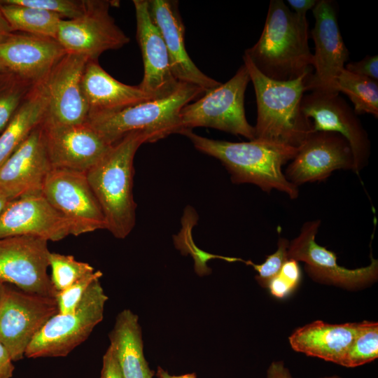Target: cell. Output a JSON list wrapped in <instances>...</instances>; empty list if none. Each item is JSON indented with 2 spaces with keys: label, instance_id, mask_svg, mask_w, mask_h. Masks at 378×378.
<instances>
[{
  "label": "cell",
  "instance_id": "12",
  "mask_svg": "<svg viewBox=\"0 0 378 378\" xmlns=\"http://www.w3.org/2000/svg\"><path fill=\"white\" fill-rule=\"evenodd\" d=\"M301 110L313 123L314 131L337 132L349 142L354 161V172L367 166L370 141L358 115L339 92L312 91L302 97Z\"/></svg>",
  "mask_w": 378,
  "mask_h": 378
},
{
  "label": "cell",
  "instance_id": "31",
  "mask_svg": "<svg viewBox=\"0 0 378 378\" xmlns=\"http://www.w3.org/2000/svg\"><path fill=\"white\" fill-rule=\"evenodd\" d=\"M48 260L52 272L50 279L57 292L66 289L94 271L88 262L76 260L70 255L50 252Z\"/></svg>",
  "mask_w": 378,
  "mask_h": 378
},
{
  "label": "cell",
  "instance_id": "19",
  "mask_svg": "<svg viewBox=\"0 0 378 378\" xmlns=\"http://www.w3.org/2000/svg\"><path fill=\"white\" fill-rule=\"evenodd\" d=\"M69 234V222L42 193L10 200L0 214V238L30 236L48 241Z\"/></svg>",
  "mask_w": 378,
  "mask_h": 378
},
{
  "label": "cell",
  "instance_id": "34",
  "mask_svg": "<svg viewBox=\"0 0 378 378\" xmlns=\"http://www.w3.org/2000/svg\"><path fill=\"white\" fill-rule=\"evenodd\" d=\"M10 3L43 9L60 15L63 19H73L81 15L85 0H8Z\"/></svg>",
  "mask_w": 378,
  "mask_h": 378
},
{
  "label": "cell",
  "instance_id": "22",
  "mask_svg": "<svg viewBox=\"0 0 378 378\" xmlns=\"http://www.w3.org/2000/svg\"><path fill=\"white\" fill-rule=\"evenodd\" d=\"M150 17L158 28L166 45L172 72L181 83L198 86L205 92L221 83L209 77L197 67L185 46V28L176 1H148Z\"/></svg>",
  "mask_w": 378,
  "mask_h": 378
},
{
  "label": "cell",
  "instance_id": "39",
  "mask_svg": "<svg viewBox=\"0 0 378 378\" xmlns=\"http://www.w3.org/2000/svg\"><path fill=\"white\" fill-rule=\"evenodd\" d=\"M267 288L274 296L279 298L286 296L294 289L279 274L270 282Z\"/></svg>",
  "mask_w": 378,
  "mask_h": 378
},
{
  "label": "cell",
  "instance_id": "10",
  "mask_svg": "<svg viewBox=\"0 0 378 378\" xmlns=\"http://www.w3.org/2000/svg\"><path fill=\"white\" fill-rule=\"evenodd\" d=\"M42 194L68 220L71 234L78 236L107 228L104 215L85 172L52 168Z\"/></svg>",
  "mask_w": 378,
  "mask_h": 378
},
{
  "label": "cell",
  "instance_id": "27",
  "mask_svg": "<svg viewBox=\"0 0 378 378\" xmlns=\"http://www.w3.org/2000/svg\"><path fill=\"white\" fill-rule=\"evenodd\" d=\"M0 11L13 32H22L56 39L60 15L43 9L0 0Z\"/></svg>",
  "mask_w": 378,
  "mask_h": 378
},
{
  "label": "cell",
  "instance_id": "6",
  "mask_svg": "<svg viewBox=\"0 0 378 378\" xmlns=\"http://www.w3.org/2000/svg\"><path fill=\"white\" fill-rule=\"evenodd\" d=\"M107 295L99 279L91 284L74 312L53 316L28 345V358L65 357L85 341L104 318Z\"/></svg>",
  "mask_w": 378,
  "mask_h": 378
},
{
  "label": "cell",
  "instance_id": "37",
  "mask_svg": "<svg viewBox=\"0 0 378 378\" xmlns=\"http://www.w3.org/2000/svg\"><path fill=\"white\" fill-rule=\"evenodd\" d=\"M279 275L293 288L300 279V270L298 261L289 258L283 265Z\"/></svg>",
  "mask_w": 378,
  "mask_h": 378
},
{
  "label": "cell",
  "instance_id": "5",
  "mask_svg": "<svg viewBox=\"0 0 378 378\" xmlns=\"http://www.w3.org/2000/svg\"><path fill=\"white\" fill-rule=\"evenodd\" d=\"M205 92L198 86L180 82L178 88L167 97L113 113L89 116L87 122L110 145L133 132L147 133L155 142L174 133L182 134L181 108Z\"/></svg>",
  "mask_w": 378,
  "mask_h": 378
},
{
  "label": "cell",
  "instance_id": "16",
  "mask_svg": "<svg viewBox=\"0 0 378 378\" xmlns=\"http://www.w3.org/2000/svg\"><path fill=\"white\" fill-rule=\"evenodd\" d=\"M88 59L84 55L66 53L42 82L48 98L45 122L77 125L87 122L89 111L81 78Z\"/></svg>",
  "mask_w": 378,
  "mask_h": 378
},
{
  "label": "cell",
  "instance_id": "30",
  "mask_svg": "<svg viewBox=\"0 0 378 378\" xmlns=\"http://www.w3.org/2000/svg\"><path fill=\"white\" fill-rule=\"evenodd\" d=\"M378 357V323H360V328L342 365L354 368L371 362Z\"/></svg>",
  "mask_w": 378,
  "mask_h": 378
},
{
  "label": "cell",
  "instance_id": "40",
  "mask_svg": "<svg viewBox=\"0 0 378 378\" xmlns=\"http://www.w3.org/2000/svg\"><path fill=\"white\" fill-rule=\"evenodd\" d=\"M267 378H293L288 370L284 367L283 362H273L267 369ZM324 378H341L338 376L328 377Z\"/></svg>",
  "mask_w": 378,
  "mask_h": 378
},
{
  "label": "cell",
  "instance_id": "24",
  "mask_svg": "<svg viewBox=\"0 0 378 378\" xmlns=\"http://www.w3.org/2000/svg\"><path fill=\"white\" fill-rule=\"evenodd\" d=\"M360 328V323L330 324L316 321L297 328L289 337L298 352L342 365Z\"/></svg>",
  "mask_w": 378,
  "mask_h": 378
},
{
  "label": "cell",
  "instance_id": "20",
  "mask_svg": "<svg viewBox=\"0 0 378 378\" xmlns=\"http://www.w3.org/2000/svg\"><path fill=\"white\" fill-rule=\"evenodd\" d=\"M136 21V38L144 64V76L138 85L154 99L173 93L178 87L174 76L164 39L153 22L148 0H134Z\"/></svg>",
  "mask_w": 378,
  "mask_h": 378
},
{
  "label": "cell",
  "instance_id": "15",
  "mask_svg": "<svg viewBox=\"0 0 378 378\" xmlns=\"http://www.w3.org/2000/svg\"><path fill=\"white\" fill-rule=\"evenodd\" d=\"M319 219L305 222L300 234L288 247V257L305 263L307 273L315 279L354 288L367 284L377 278L378 262L371 257L370 264L356 269H347L337 264V256L331 251L316 242L321 225Z\"/></svg>",
  "mask_w": 378,
  "mask_h": 378
},
{
  "label": "cell",
  "instance_id": "41",
  "mask_svg": "<svg viewBox=\"0 0 378 378\" xmlns=\"http://www.w3.org/2000/svg\"><path fill=\"white\" fill-rule=\"evenodd\" d=\"M316 0H288L287 2L298 14H307L315 6Z\"/></svg>",
  "mask_w": 378,
  "mask_h": 378
},
{
  "label": "cell",
  "instance_id": "26",
  "mask_svg": "<svg viewBox=\"0 0 378 378\" xmlns=\"http://www.w3.org/2000/svg\"><path fill=\"white\" fill-rule=\"evenodd\" d=\"M48 98L43 83L34 86L0 134V166L47 116Z\"/></svg>",
  "mask_w": 378,
  "mask_h": 378
},
{
  "label": "cell",
  "instance_id": "13",
  "mask_svg": "<svg viewBox=\"0 0 378 378\" xmlns=\"http://www.w3.org/2000/svg\"><path fill=\"white\" fill-rule=\"evenodd\" d=\"M312 10L315 18L311 31L315 43L314 73L307 78L306 90L339 92L337 80L344 69L349 52L340 31L336 10L329 0L317 1Z\"/></svg>",
  "mask_w": 378,
  "mask_h": 378
},
{
  "label": "cell",
  "instance_id": "36",
  "mask_svg": "<svg viewBox=\"0 0 378 378\" xmlns=\"http://www.w3.org/2000/svg\"><path fill=\"white\" fill-rule=\"evenodd\" d=\"M100 378H122L117 360L110 346L103 356Z\"/></svg>",
  "mask_w": 378,
  "mask_h": 378
},
{
  "label": "cell",
  "instance_id": "18",
  "mask_svg": "<svg viewBox=\"0 0 378 378\" xmlns=\"http://www.w3.org/2000/svg\"><path fill=\"white\" fill-rule=\"evenodd\" d=\"M42 125L0 166V189L10 200L42 193L46 180L53 168Z\"/></svg>",
  "mask_w": 378,
  "mask_h": 378
},
{
  "label": "cell",
  "instance_id": "21",
  "mask_svg": "<svg viewBox=\"0 0 378 378\" xmlns=\"http://www.w3.org/2000/svg\"><path fill=\"white\" fill-rule=\"evenodd\" d=\"M67 52L50 37L12 32L0 43V63L34 85L42 83Z\"/></svg>",
  "mask_w": 378,
  "mask_h": 378
},
{
  "label": "cell",
  "instance_id": "1",
  "mask_svg": "<svg viewBox=\"0 0 378 378\" xmlns=\"http://www.w3.org/2000/svg\"><path fill=\"white\" fill-rule=\"evenodd\" d=\"M306 14L292 12L282 0H271L259 40L246 54L269 78L288 81L312 74Z\"/></svg>",
  "mask_w": 378,
  "mask_h": 378
},
{
  "label": "cell",
  "instance_id": "35",
  "mask_svg": "<svg viewBox=\"0 0 378 378\" xmlns=\"http://www.w3.org/2000/svg\"><path fill=\"white\" fill-rule=\"evenodd\" d=\"M344 69L352 74L378 81L377 55H367L359 62L347 63L345 64Z\"/></svg>",
  "mask_w": 378,
  "mask_h": 378
},
{
  "label": "cell",
  "instance_id": "45",
  "mask_svg": "<svg viewBox=\"0 0 378 378\" xmlns=\"http://www.w3.org/2000/svg\"><path fill=\"white\" fill-rule=\"evenodd\" d=\"M7 71L4 66L0 63V73Z\"/></svg>",
  "mask_w": 378,
  "mask_h": 378
},
{
  "label": "cell",
  "instance_id": "43",
  "mask_svg": "<svg viewBox=\"0 0 378 378\" xmlns=\"http://www.w3.org/2000/svg\"><path fill=\"white\" fill-rule=\"evenodd\" d=\"M156 376L158 378H197L195 373H188L182 375H171L167 371L160 367H158Z\"/></svg>",
  "mask_w": 378,
  "mask_h": 378
},
{
  "label": "cell",
  "instance_id": "23",
  "mask_svg": "<svg viewBox=\"0 0 378 378\" xmlns=\"http://www.w3.org/2000/svg\"><path fill=\"white\" fill-rule=\"evenodd\" d=\"M81 88L88 117L113 113L154 99L139 86L126 85L113 78L98 60H88L82 74Z\"/></svg>",
  "mask_w": 378,
  "mask_h": 378
},
{
  "label": "cell",
  "instance_id": "7",
  "mask_svg": "<svg viewBox=\"0 0 378 378\" xmlns=\"http://www.w3.org/2000/svg\"><path fill=\"white\" fill-rule=\"evenodd\" d=\"M249 80L243 64L226 83L184 106L179 113L181 134L194 127H205L254 139L255 129L248 122L244 109L245 91Z\"/></svg>",
  "mask_w": 378,
  "mask_h": 378
},
{
  "label": "cell",
  "instance_id": "38",
  "mask_svg": "<svg viewBox=\"0 0 378 378\" xmlns=\"http://www.w3.org/2000/svg\"><path fill=\"white\" fill-rule=\"evenodd\" d=\"M13 360L6 347L0 342V378H11L15 366Z\"/></svg>",
  "mask_w": 378,
  "mask_h": 378
},
{
  "label": "cell",
  "instance_id": "3",
  "mask_svg": "<svg viewBox=\"0 0 378 378\" xmlns=\"http://www.w3.org/2000/svg\"><path fill=\"white\" fill-rule=\"evenodd\" d=\"M150 134L133 132L113 144L86 172L89 184L115 237L125 238L135 225L136 204L133 197L134 158L141 145L153 143Z\"/></svg>",
  "mask_w": 378,
  "mask_h": 378
},
{
  "label": "cell",
  "instance_id": "25",
  "mask_svg": "<svg viewBox=\"0 0 378 378\" xmlns=\"http://www.w3.org/2000/svg\"><path fill=\"white\" fill-rule=\"evenodd\" d=\"M110 348L122 378H153L143 349L141 329L136 314L124 309L115 318L108 335Z\"/></svg>",
  "mask_w": 378,
  "mask_h": 378
},
{
  "label": "cell",
  "instance_id": "44",
  "mask_svg": "<svg viewBox=\"0 0 378 378\" xmlns=\"http://www.w3.org/2000/svg\"><path fill=\"white\" fill-rule=\"evenodd\" d=\"M10 201V200L7 195L0 189V214L2 213Z\"/></svg>",
  "mask_w": 378,
  "mask_h": 378
},
{
  "label": "cell",
  "instance_id": "29",
  "mask_svg": "<svg viewBox=\"0 0 378 378\" xmlns=\"http://www.w3.org/2000/svg\"><path fill=\"white\" fill-rule=\"evenodd\" d=\"M35 85L9 71L0 73V134Z\"/></svg>",
  "mask_w": 378,
  "mask_h": 378
},
{
  "label": "cell",
  "instance_id": "32",
  "mask_svg": "<svg viewBox=\"0 0 378 378\" xmlns=\"http://www.w3.org/2000/svg\"><path fill=\"white\" fill-rule=\"evenodd\" d=\"M289 244L287 239L279 238L276 251L268 255L263 263L257 265L250 260L244 262L258 272V274L255 278L262 287H268L270 282L279 274L284 264L289 259Z\"/></svg>",
  "mask_w": 378,
  "mask_h": 378
},
{
  "label": "cell",
  "instance_id": "17",
  "mask_svg": "<svg viewBox=\"0 0 378 378\" xmlns=\"http://www.w3.org/2000/svg\"><path fill=\"white\" fill-rule=\"evenodd\" d=\"M43 130L53 168L87 172L112 145L88 122L56 125L43 122Z\"/></svg>",
  "mask_w": 378,
  "mask_h": 378
},
{
  "label": "cell",
  "instance_id": "42",
  "mask_svg": "<svg viewBox=\"0 0 378 378\" xmlns=\"http://www.w3.org/2000/svg\"><path fill=\"white\" fill-rule=\"evenodd\" d=\"M12 32L8 22L0 11V43L6 39Z\"/></svg>",
  "mask_w": 378,
  "mask_h": 378
},
{
  "label": "cell",
  "instance_id": "9",
  "mask_svg": "<svg viewBox=\"0 0 378 378\" xmlns=\"http://www.w3.org/2000/svg\"><path fill=\"white\" fill-rule=\"evenodd\" d=\"M111 2L85 0L81 15L61 20L56 40L67 53L98 60L104 52L121 48L129 43V37L109 14Z\"/></svg>",
  "mask_w": 378,
  "mask_h": 378
},
{
  "label": "cell",
  "instance_id": "28",
  "mask_svg": "<svg viewBox=\"0 0 378 378\" xmlns=\"http://www.w3.org/2000/svg\"><path fill=\"white\" fill-rule=\"evenodd\" d=\"M337 90L346 94L357 115L372 114L378 117V81L352 74L345 69L337 80Z\"/></svg>",
  "mask_w": 378,
  "mask_h": 378
},
{
  "label": "cell",
  "instance_id": "2",
  "mask_svg": "<svg viewBox=\"0 0 378 378\" xmlns=\"http://www.w3.org/2000/svg\"><path fill=\"white\" fill-rule=\"evenodd\" d=\"M199 151L221 162L233 183H251L270 192L277 190L295 200L298 188L289 182L282 167L292 160L298 147L259 139L243 142L215 140L188 130L183 133Z\"/></svg>",
  "mask_w": 378,
  "mask_h": 378
},
{
  "label": "cell",
  "instance_id": "4",
  "mask_svg": "<svg viewBox=\"0 0 378 378\" xmlns=\"http://www.w3.org/2000/svg\"><path fill=\"white\" fill-rule=\"evenodd\" d=\"M243 60L256 98L255 139L300 146L314 132L312 120L301 110L306 80L311 74L288 81L275 80L260 72L246 54Z\"/></svg>",
  "mask_w": 378,
  "mask_h": 378
},
{
  "label": "cell",
  "instance_id": "8",
  "mask_svg": "<svg viewBox=\"0 0 378 378\" xmlns=\"http://www.w3.org/2000/svg\"><path fill=\"white\" fill-rule=\"evenodd\" d=\"M57 313L55 298L25 292L4 283L0 296V342L14 362L24 357L28 345Z\"/></svg>",
  "mask_w": 378,
  "mask_h": 378
},
{
  "label": "cell",
  "instance_id": "46",
  "mask_svg": "<svg viewBox=\"0 0 378 378\" xmlns=\"http://www.w3.org/2000/svg\"><path fill=\"white\" fill-rule=\"evenodd\" d=\"M4 284V282H3L2 281L0 280V296H1V290H2V288H3Z\"/></svg>",
  "mask_w": 378,
  "mask_h": 378
},
{
  "label": "cell",
  "instance_id": "11",
  "mask_svg": "<svg viewBox=\"0 0 378 378\" xmlns=\"http://www.w3.org/2000/svg\"><path fill=\"white\" fill-rule=\"evenodd\" d=\"M48 241L30 236L0 238V280L31 293L55 298L48 274Z\"/></svg>",
  "mask_w": 378,
  "mask_h": 378
},
{
  "label": "cell",
  "instance_id": "33",
  "mask_svg": "<svg viewBox=\"0 0 378 378\" xmlns=\"http://www.w3.org/2000/svg\"><path fill=\"white\" fill-rule=\"evenodd\" d=\"M102 276L101 271H94L82 277L66 289L57 292L55 298L58 313L66 314L74 312L91 284L97 279H100Z\"/></svg>",
  "mask_w": 378,
  "mask_h": 378
},
{
  "label": "cell",
  "instance_id": "14",
  "mask_svg": "<svg viewBox=\"0 0 378 378\" xmlns=\"http://www.w3.org/2000/svg\"><path fill=\"white\" fill-rule=\"evenodd\" d=\"M337 169L354 172L350 145L341 134L314 131L298 147L295 158L284 172L294 186L322 181Z\"/></svg>",
  "mask_w": 378,
  "mask_h": 378
}]
</instances>
